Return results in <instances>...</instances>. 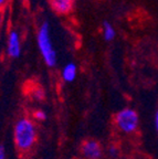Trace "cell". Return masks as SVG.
<instances>
[{
  "label": "cell",
  "instance_id": "8fae6325",
  "mask_svg": "<svg viewBox=\"0 0 158 159\" xmlns=\"http://www.w3.org/2000/svg\"><path fill=\"white\" fill-rule=\"evenodd\" d=\"M0 159H6V152L3 146H0Z\"/></svg>",
  "mask_w": 158,
  "mask_h": 159
},
{
  "label": "cell",
  "instance_id": "4fadbf2b",
  "mask_svg": "<svg viewBox=\"0 0 158 159\" xmlns=\"http://www.w3.org/2000/svg\"><path fill=\"white\" fill-rule=\"evenodd\" d=\"M1 20H2V15H1V11H0V25H1Z\"/></svg>",
  "mask_w": 158,
  "mask_h": 159
},
{
  "label": "cell",
  "instance_id": "7c38bea8",
  "mask_svg": "<svg viewBox=\"0 0 158 159\" xmlns=\"http://www.w3.org/2000/svg\"><path fill=\"white\" fill-rule=\"evenodd\" d=\"M156 129H157V132H158V111H157V114H156Z\"/></svg>",
  "mask_w": 158,
  "mask_h": 159
},
{
  "label": "cell",
  "instance_id": "30bf717a",
  "mask_svg": "<svg viewBox=\"0 0 158 159\" xmlns=\"http://www.w3.org/2000/svg\"><path fill=\"white\" fill-rule=\"evenodd\" d=\"M109 156H112V157H113V158H115V157L117 156V154H118V150H117L116 147L112 146L111 148H109Z\"/></svg>",
  "mask_w": 158,
  "mask_h": 159
},
{
  "label": "cell",
  "instance_id": "6da1fadb",
  "mask_svg": "<svg viewBox=\"0 0 158 159\" xmlns=\"http://www.w3.org/2000/svg\"><path fill=\"white\" fill-rule=\"evenodd\" d=\"M15 144L20 152H28L32 148L37 139V130L33 123L27 117L20 118L13 130Z\"/></svg>",
  "mask_w": 158,
  "mask_h": 159
},
{
  "label": "cell",
  "instance_id": "9c48e42d",
  "mask_svg": "<svg viewBox=\"0 0 158 159\" xmlns=\"http://www.w3.org/2000/svg\"><path fill=\"white\" fill-rule=\"evenodd\" d=\"M35 118L38 119V120H44V119L47 118V116H45V114L43 112L38 111V112L35 113Z\"/></svg>",
  "mask_w": 158,
  "mask_h": 159
},
{
  "label": "cell",
  "instance_id": "8992f818",
  "mask_svg": "<svg viewBox=\"0 0 158 159\" xmlns=\"http://www.w3.org/2000/svg\"><path fill=\"white\" fill-rule=\"evenodd\" d=\"M50 2L58 13H67L71 10L73 0H50Z\"/></svg>",
  "mask_w": 158,
  "mask_h": 159
},
{
  "label": "cell",
  "instance_id": "3957f363",
  "mask_svg": "<svg viewBox=\"0 0 158 159\" xmlns=\"http://www.w3.org/2000/svg\"><path fill=\"white\" fill-rule=\"evenodd\" d=\"M138 115L132 108H124L119 111L115 117L116 126L122 132L126 134H132L138 127Z\"/></svg>",
  "mask_w": 158,
  "mask_h": 159
},
{
  "label": "cell",
  "instance_id": "52a82bcc",
  "mask_svg": "<svg viewBox=\"0 0 158 159\" xmlns=\"http://www.w3.org/2000/svg\"><path fill=\"white\" fill-rule=\"evenodd\" d=\"M77 76V66L74 63H69L62 71V77L65 82H73Z\"/></svg>",
  "mask_w": 158,
  "mask_h": 159
},
{
  "label": "cell",
  "instance_id": "7a4b0ae2",
  "mask_svg": "<svg viewBox=\"0 0 158 159\" xmlns=\"http://www.w3.org/2000/svg\"><path fill=\"white\" fill-rule=\"evenodd\" d=\"M38 47H39L40 52H41L48 66H54L57 64V53H55L51 42L48 22L43 23L38 32Z\"/></svg>",
  "mask_w": 158,
  "mask_h": 159
},
{
  "label": "cell",
  "instance_id": "277c9868",
  "mask_svg": "<svg viewBox=\"0 0 158 159\" xmlns=\"http://www.w3.org/2000/svg\"><path fill=\"white\" fill-rule=\"evenodd\" d=\"M81 152L85 159H100L102 156V147L96 140L87 139L82 144Z\"/></svg>",
  "mask_w": 158,
  "mask_h": 159
},
{
  "label": "cell",
  "instance_id": "ba28073f",
  "mask_svg": "<svg viewBox=\"0 0 158 159\" xmlns=\"http://www.w3.org/2000/svg\"><path fill=\"white\" fill-rule=\"evenodd\" d=\"M103 33H104V39L106 40V41H112L115 38V30L111 25V23L109 22H104Z\"/></svg>",
  "mask_w": 158,
  "mask_h": 159
},
{
  "label": "cell",
  "instance_id": "5bb4252c",
  "mask_svg": "<svg viewBox=\"0 0 158 159\" xmlns=\"http://www.w3.org/2000/svg\"><path fill=\"white\" fill-rule=\"evenodd\" d=\"M5 1H6V0H0V6L2 5V3H3V2H5Z\"/></svg>",
  "mask_w": 158,
  "mask_h": 159
},
{
  "label": "cell",
  "instance_id": "5b68a950",
  "mask_svg": "<svg viewBox=\"0 0 158 159\" xmlns=\"http://www.w3.org/2000/svg\"><path fill=\"white\" fill-rule=\"evenodd\" d=\"M20 40L16 31H11L8 38V54L11 57H18L20 55Z\"/></svg>",
  "mask_w": 158,
  "mask_h": 159
}]
</instances>
